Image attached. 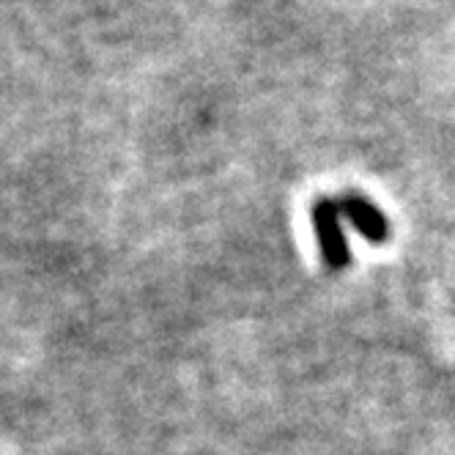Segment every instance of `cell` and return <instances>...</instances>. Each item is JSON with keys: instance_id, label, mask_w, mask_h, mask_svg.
<instances>
[{"instance_id": "6da1fadb", "label": "cell", "mask_w": 455, "mask_h": 455, "mask_svg": "<svg viewBox=\"0 0 455 455\" xmlns=\"http://www.w3.org/2000/svg\"><path fill=\"white\" fill-rule=\"evenodd\" d=\"M340 206L332 198H321L313 206V225L318 234V244H321V255L332 269H343L348 264V247H346V236L340 228Z\"/></svg>"}, {"instance_id": "7a4b0ae2", "label": "cell", "mask_w": 455, "mask_h": 455, "mask_svg": "<svg viewBox=\"0 0 455 455\" xmlns=\"http://www.w3.org/2000/svg\"><path fill=\"white\" fill-rule=\"evenodd\" d=\"M338 206H340V214L348 217L351 225L365 239H371V242H384L387 239V234H389L387 217L373 204H368L365 198H354V195H348V198H340L338 201Z\"/></svg>"}]
</instances>
